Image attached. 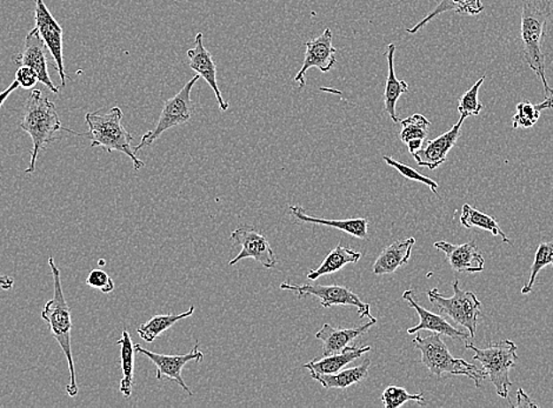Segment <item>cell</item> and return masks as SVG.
<instances>
[{
	"instance_id": "cb8c5ba5",
	"label": "cell",
	"mask_w": 553,
	"mask_h": 408,
	"mask_svg": "<svg viewBox=\"0 0 553 408\" xmlns=\"http://www.w3.org/2000/svg\"><path fill=\"white\" fill-rule=\"evenodd\" d=\"M371 366V360L366 358L362 364L358 366L348 368L342 372H337L334 374H319L311 373L313 381H319V384L324 386L326 389H345L349 386L358 384V382L365 381L367 375H369V370Z\"/></svg>"
},
{
	"instance_id": "3957f363",
	"label": "cell",
	"mask_w": 553,
	"mask_h": 408,
	"mask_svg": "<svg viewBox=\"0 0 553 408\" xmlns=\"http://www.w3.org/2000/svg\"><path fill=\"white\" fill-rule=\"evenodd\" d=\"M19 127L34 142L31 162L25 173H35L39 153L44 151L46 146L58 141L57 132L63 128L55 103L42 96L41 89H34L25 103Z\"/></svg>"
},
{
	"instance_id": "ba28073f",
	"label": "cell",
	"mask_w": 553,
	"mask_h": 408,
	"mask_svg": "<svg viewBox=\"0 0 553 408\" xmlns=\"http://www.w3.org/2000/svg\"><path fill=\"white\" fill-rule=\"evenodd\" d=\"M453 296L451 298L442 296L437 289L427 292L429 300L440 312L451 318L456 324L465 327L471 338L476 335L478 316L480 314L481 303L472 292L463 291L459 288V279H456L452 285Z\"/></svg>"
},
{
	"instance_id": "5b68a950",
	"label": "cell",
	"mask_w": 553,
	"mask_h": 408,
	"mask_svg": "<svg viewBox=\"0 0 553 408\" xmlns=\"http://www.w3.org/2000/svg\"><path fill=\"white\" fill-rule=\"evenodd\" d=\"M413 343L422 353V363L437 378L441 379L444 373L466 375V377L472 379L476 388H480L481 381L487 378L484 371L480 370L476 365L453 358L438 333L433 332L426 338L417 335L413 339Z\"/></svg>"
},
{
	"instance_id": "603a6c76",
	"label": "cell",
	"mask_w": 553,
	"mask_h": 408,
	"mask_svg": "<svg viewBox=\"0 0 553 408\" xmlns=\"http://www.w3.org/2000/svg\"><path fill=\"white\" fill-rule=\"evenodd\" d=\"M290 211L292 216H294L296 219L303 221V223L326 225V227L337 228V230L345 232V234L358 239H365L367 237L369 221H367L365 218L346 220H327L308 216V214H305L304 209L301 206L291 205Z\"/></svg>"
},
{
	"instance_id": "d590c367",
	"label": "cell",
	"mask_w": 553,
	"mask_h": 408,
	"mask_svg": "<svg viewBox=\"0 0 553 408\" xmlns=\"http://www.w3.org/2000/svg\"><path fill=\"white\" fill-rule=\"evenodd\" d=\"M87 284L92 289H97L103 293H110L114 289V282L106 272L94 270L88 275Z\"/></svg>"
},
{
	"instance_id": "83f0119b",
	"label": "cell",
	"mask_w": 553,
	"mask_h": 408,
	"mask_svg": "<svg viewBox=\"0 0 553 408\" xmlns=\"http://www.w3.org/2000/svg\"><path fill=\"white\" fill-rule=\"evenodd\" d=\"M195 306H191L187 312L180 314H158L151 318L145 324L141 325L137 328L139 338L144 340L146 343H153L160 335L166 332L177 324L178 321L187 319L195 313Z\"/></svg>"
},
{
	"instance_id": "4fadbf2b",
	"label": "cell",
	"mask_w": 553,
	"mask_h": 408,
	"mask_svg": "<svg viewBox=\"0 0 553 408\" xmlns=\"http://www.w3.org/2000/svg\"><path fill=\"white\" fill-rule=\"evenodd\" d=\"M334 35L329 27L319 37L305 42V58L301 70L295 76V81L298 82L299 89H305L306 73L312 67L319 69L320 73H327L335 65V53L337 49L332 44Z\"/></svg>"
},
{
	"instance_id": "44dd1931",
	"label": "cell",
	"mask_w": 553,
	"mask_h": 408,
	"mask_svg": "<svg viewBox=\"0 0 553 408\" xmlns=\"http://www.w3.org/2000/svg\"><path fill=\"white\" fill-rule=\"evenodd\" d=\"M395 53L396 45L394 42H391V44L388 45V78L383 98L385 111H387L394 123H399L401 119H399L396 107H397V102L402 95L409 92V84L405 81L398 80L397 76H396Z\"/></svg>"
},
{
	"instance_id": "6da1fadb",
	"label": "cell",
	"mask_w": 553,
	"mask_h": 408,
	"mask_svg": "<svg viewBox=\"0 0 553 408\" xmlns=\"http://www.w3.org/2000/svg\"><path fill=\"white\" fill-rule=\"evenodd\" d=\"M520 37L523 42V57L527 66L543 82L545 95L553 96V89L547 80V66L543 52V41L548 21L552 16V0H519Z\"/></svg>"
},
{
	"instance_id": "8fae6325",
	"label": "cell",
	"mask_w": 553,
	"mask_h": 408,
	"mask_svg": "<svg viewBox=\"0 0 553 408\" xmlns=\"http://www.w3.org/2000/svg\"><path fill=\"white\" fill-rule=\"evenodd\" d=\"M230 239L234 246L242 247L241 252L234 259L228 261L230 266H234L242 259L251 258L257 263L263 265L264 267H276L277 258L273 247H271L265 235L259 234L255 228L239 227L232 232Z\"/></svg>"
},
{
	"instance_id": "30bf717a",
	"label": "cell",
	"mask_w": 553,
	"mask_h": 408,
	"mask_svg": "<svg viewBox=\"0 0 553 408\" xmlns=\"http://www.w3.org/2000/svg\"><path fill=\"white\" fill-rule=\"evenodd\" d=\"M35 28H37L39 35L44 41L49 52L51 53L55 67L58 70L62 88H65L66 73L65 66H64L63 27H60L58 21L50 12L44 0H35Z\"/></svg>"
},
{
	"instance_id": "e575fe53",
	"label": "cell",
	"mask_w": 553,
	"mask_h": 408,
	"mask_svg": "<svg viewBox=\"0 0 553 408\" xmlns=\"http://www.w3.org/2000/svg\"><path fill=\"white\" fill-rule=\"evenodd\" d=\"M383 160L385 163L388 165V166L396 168L406 179H410V181H415L419 182H422V184H426L429 186L431 191L434 193V195H438V184L436 181H433V179L426 177V175L420 174L419 171H416L415 168L408 166L406 164L399 163L397 160L391 158V157L384 156Z\"/></svg>"
},
{
	"instance_id": "f546056e",
	"label": "cell",
	"mask_w": 553,
	"mask_h": 408,
	"mask_svg": "<svg viewBox=\"0 0 553 408\" xmlns=\"http://www.w3.org/2000/svg\"><path fill=\"white\" fill-rule=\"evenodd\" d=\"M553 107V96H547L544 102L533 104L530 102L519 103L517 105V112L512 118L513 128H530L540 120L541 113L544 110Z\"/></svg>"
},
{
	"instance_id": "e0dca14e",
	"label": "cell",
	"mask_w": 553,
	"mask_h": 408,
	"mask_svg": "<svg viewBox=\"0 0 553 408\" xmlns=\"http://www.w3.org/2000/svg\"><path fill=\"white\" fill-rule=\"evenodd\" d=\"M434 246L445 253L449 266L457 273H477L484 270L485 259L474 241L462 245L437 242Z\"/></svg>"
},
{
	"instance_id": "7a4b0ae2",
	"label": "cell",
	"mask_w": 553,
	"mask_h": 408,
	"mask_svg": "<svg viewBox=\"0 0 553 408\" xmlns=\"http://www.w3.org/2000/svg\"><path fill=\"white\" fill-rule=\"evenodd\" d=\"M121 119H123V111L120 107H112L108 111L101 109L95 112H88L85 116V121L88 127V132L80 134L66 127H63L62 131L90 139L91 148H103L108 153H123L132 160L134 171L142 170L145 164L137 158L132 150V142L134 138L121 125Z\"/></svg>"
},
{
	"instance_id": "9c48e42d",
	"label": "cell",
	"mask_w": 553,
	"mask_h": 408,
	"mask_svg": "<svg viewBox=\"0 0 553 408\" xmlns=\"http://www.w3.org/2000/svg\"><path fill=\"white\" fill-rule=\"evenodd\" d=\"M280 289L296 292L299 298L305 296H317L324 309H329L331 306H356L360 319L365 317L373 318L370 313V304L363 303L356 293L345 286L294 285L284 281L280 284Z\"/></svg>"
},
{
	"instance_id": "4dcf8cb0",
	"label": "cell",
	"mask_w": 553,
	"mask_h": 408,
	"mask_svg": "<svg viewBox=\"0 0 553 408\" xmlns=\"http://www.w3.org/2000/svg\"><path fill=\"white\" fill-rule=\"evenodd\" d=\"M399 123L402 124V132L399 137L405 144H408L409 142L416 141V139L426 141L427 135H429L427 130H429L431 121L426 119V117H424L423 114H413V116L406 118V119H403Z\"/></svg>"
},
{
	"instance_id": "484cf974",
	"label": "cell",
	"mask_w": 553,
	"mask_h": 408,
	"mask_svg": "<svg viewBox=\"0 0 553 408\" xmlns=\"http://www.w3.org/2000/svg\"><path fill=\"white\" fill-rule=\"evenodd\" d=\"M362 258V253L355 252L349 247L338 245L327 254L323 264L317 270L310 272L309 281H315L324 275L335 273L348 264H357Z\"/></svg>"
},
{
	"instance_id": "2e32d148",
	"label": "cell",
	"mask_w": 553,
	"mask_h": 408,
	"mask_svg": "<svg viewBox=\"0 0 553 408\" xmlns=\"http://www.w3.org/2000/svg\"><path fill=\"white\" fill-rule=\"evenodd\" d=\"M464 120L465 118L460 117L458 123L453 125L449 131L444 132L440 137L433 139V141H427L426 148L420 149L412 156L417 164L419 166L430 168V170H436L440 165L445 163L449 152L451 151L459 139Z\"/></svg>"
},
{
	"instance_id": "4316f807",
	"label": "cell",
	"mask_w": 553,
	"mask_h": 408,
	"mask_svg": "<svg viewBox=\"0 0 553 408\" xmlns=\"http://www.w3.org/2000/svg\"><path fill=\"white\" fill-rule=\"evenodd\" d=\"M117 345L120 346V363L123 378H121L119 391L125 398H130L134 389V345L132 343L130 333L124 329L123 335L118 340Z\"/></svg>"
},
{
	"instance_id": "7402d4cb",
	"label": "cell",
	"mask_w": 553,
	"mask_h": 408,
	"mask_svg": "<svg viewBox=\"0 0 553 408\" xmlns=\"http://www.w3.org/2000/svg\"><path fill=\"white\" fill-rule=\"evenodd\" d=\"M373 350L371 346L355 347L346 346L342 352L332 354L329 357H323L322 359H313L310 363L304 365V368H308L310 372L319 374H334L341 371L346 365L351 361L358 359L363 354L370 352Z\"/></svg>"
},
{
	"instance_id": "5bb4252c",
	"label": "cell",
	"mask_w": 553,
	"mask_h": 408,
	"mask_svg": "<svg viewBox=\"0 0 553 408\" xmlns=\"http://www.w3.org/2000/svg\"><path fill=\"white\" fill-rule=\"evenodd\" d=\"M44 41L37 28L28 32L25 38L24 48L20 53L13 56V63L18 66H28L38 74L39 82L45 85L52 93L58 95L59 88L53 84L48 70V51Z\"/></svg>"
},
{
	"instance_id": "ffe728a7",
	"label": "cell",
	"mask_w": 553,
	"mask_h": 408,
	"mask_svg": "<svg viewBox=\"0 0 553 408\" xmlns=\"http://www.w3.org/2000/svg\"><path fill=\"white\" fill-rule=\"evenodd\" d=\"M416 244L415 238L402 239L388 246L374 261L373 272L374 275L392 274L399 267L409 263L413 246Z\"/></svg>"
},
{
	"instance_id": "60d3db41",
	"label": "cell",
	"mask_w": 553,
	"mask_h": 408,
	"mask_svg": "<svg viewBox=\"0 0 553 408\" xmlns=\"http://www.w3.org/2000/svg\"><path fill=\"white\" fill-rule=\"evenodd\" d=\"M424 141H420V139H416V141L409 142L408 148L410 155H415L417 151H419L420 149H423Z\"/></svg>"
},
{
	"instance_id": "74e56055",
	"label": "cell",
	"mask_w": 553,
	"mask_h": 408,
	"mask_svg": "<svg viewBox=\"0 0 553 408\" xmlns=\"http://www.w3.org/2000/svg\"><path fill=\"white\" fill-rule=\"evenodd\" d=\"M515 407H538V405L530 399V396H527L522 389H519L518 392H517V404Z\"/></svg>"
},
{
	"instance_id": "d4e9b609",
	"label": "cell",
	"mask_w": 553,
	"mask_h": 408,
	"mask_svg": "<svg viewBox=\"0 0 553 408\" xmlns=\"http://www.w3.org/2000/svg\"><path fill=\"white\" fill-rule=\"evenodd\" d=\"M449 11H455L457 13L466 14V16H477V14L483 12L484 5L481 0H442L424 19L417 23L415 27L408 28L406 32H409L410 35H416L417 32L426 27L430 21H433L434 18L449 12Z\"/></svg>"
},
{
	"instance_id": "d6a6232c",
	"label": "cell",
	"mask_w": 553,
	"mask_h": 408,
	"mask_svg": "<svg viewBox=\"0 0 553 408\" xmlns=\"http://www.w3.org/2000/svg\"><path fill=\"white\" fill-rule=\"evenodd\" d=\"M485 76L480 77L476 82H474L472 88L464 93L459 98L458 112L460 117H477L480 116L481 110H483V104L478 100V93H480V86L483 85Z\"/></svg>"
},
{
	"instance_id": "836d02e7",
	"label": "cell",
	"mask_w": 553,
	"mask_h": 408,
	"mask_svg": "<svg viewBox=\"0 0 553 408\" xmlns=\"http://www.w3.org/2000/svg\"><path fill=\"white\" fill-rule=\"evenodd\" d=\"M385 408H397L404 405L408 402H416L420 406H426V400L424 399L423 393L420 395H410L405 389L398 386H388L381 396Z\"/></svg>"
},
{
	"instance_id": "52a82bcc",
	"label": "cell",
	"mask_w": 553,
	"mask_h": 408,
	"mask_svg": "<svg viewBox=\"0 0 553 408\" xmlns=\"http://www.w3.org/2000/svg\"><path fill=\"white\" fill-rule=\"evenodd\" d=\"M199 78L201 76L196 74L173 98L166 100L165 104H164L162 113H160L158 123H157L153 130L146 132L142 135L141 142L134 150L135 155L142 151V149L152 145L164 132L187 124L192 119L195 113V106L194 103H192L191 92Z\"/></svg>"
},
{
	"instance_id": "9a60e30c",
	"label": "cell",
	"mask_w": 553,
	"mask_h": 408,
	"mask_svg": "<svg viewBox=\"0 0 553 408\" xmlns=\"http://www.w3.org/2000/svg\"><path fill=\"white\" fill-rule=\"evenodd\" d=\"M203 39H204L203 32H198L195 38V48L188 51V58L190 60L188 65L192 71L197 73L203 80L208 82L210 88L215 92L220 111L225 112L228 109V103L225 102L223 96H221L219 81H217L216 63L212 58L211 52L205 48Z\"/></svg>"
},
{
	"instance_id": "8d00e7d4",
	"label": "cell",
	"mask_w": 553,
	"mask_h": 408,
	"mask_svg": "<svg viewBox=\"0 0 553 408\" xmlns=\"http://www.w3.org/2000/svg\"><path fill=\"white\" fill-rule=\"evenodd\" d=\"M16 81L21 89H32L39 82L38 74L31 67L19 66L16 73Z\"/></svg>"
},
{
	"instance_id": "d6986e66",
	"label": "cell",
	"mask_w": 553,
	"mask_h": 408,
	"mask_svg": "<svg viewBox=\"0 0 553 408\" xmlns=\"http://www.w3.org/2000/svg\"><path fill=\"white\" fill-rule=\"evenodd\" d=\"M376 323V318L373 317L370 318L369 323L356 328H335L330 324H324V327L316 333V339L323 342V357L342 352L349 343L365 335Z\"/></svg>"
},
{
	"instance_id": "7c38bea8",
	"label": "cell",
	"mask_w": 553,
	"mask_h": 408,
	"mask_svg": "<svg viewBox=\"0 0 553 408\" xmlns=\"http://www.w3.org/2000/svg\"><path fill=\"white\" fill-rule=\"evenodd\" d=\"M134 350L135 352L144 354V356L148 357L149 359L156 365L157 381L169 379V381H174L176 384L180 385V388H183L184 391L187 392L188 396H194V392L185 384L183 377H181V371H183L185 365L190 363L192 360L196 361V363H201V361L204 360V354L199 350L198 343H196L190 352L183 354V356H166V354L151 352V350L144 349V347H142L139 343L134 345Z\"/></svg>"
},
{
	"instance_id": "ab89813d",
	"label": "cell",
	"mask_w": 553,
	"mask_h": 408,
	"mask_svg": "<svg viewBox=\"0 0 553 408\" xmlns=\"http://www.w3.org/2000/svg\"><path fill=\"white\" fill-rule=\"evenodd\" d=\"M14 285V279L9 277V275H0V288L3 289H12Z\"/></svg>"
},
{
	"instance_id": "8992f818",
	"label": "cell",
	"mask_w": 553,
	"mask_h": 408,
	"mask_svg": "<svg viewBox=\"0 0 553 408\" xmlns=\"http://www.w3.org/2000/svg\"><path fill=\"white\" fill-rule=\"evenodd\" d=\"M467 350H473V361H480L481 370L490 378L495 385V392L503 399L509 400V389L512 381H510V371L518 360L517 356V345L511 340L505 339L501 342L490 343L487 349H478L471 343H465Z\"/></svg>"
},
{
	"instance_id": "1f68e13d",
	"label": "cell",
	"mask_w": 553,
	"mask_h": 408,
	"mask_svg": "<svg viewBox=\"0 0 553 408\" xmlns=\"http://www.w3.org/2000/svg\"><path fill=\"white\" fill-rule=\"evenodd\" d=\"M548 265H552L553 266L552 242H541V244L538 246L536 257H534L533 267H531L529 281H527V284L522 289L524 296L529 295V293L533 291L538 273H540L545 266H548Z\"/></svg>"
},
{
	"instance_id": "f35d334b",
	"label": "cell",
	"mask_w": 553,
	"mask_h": 408,
	"mask_svg": "<svg viewBox=\"0 0 553 408\" xmlns=\"http://www.w3.org/2000/svg\"><path fill=\"white\" fill-rule=\"evenodd\" d=\"M20 86L18 84V81H14L12 84L9 86L6 89H4L3 92H0V107L5 104L7 98L11 96V93L16 91L17 89H19Z\"/></svg>"
},
{
	"instance_id": "277c9868",
	"label": "cell",
	"mask_w": 553,
	"mask_h": 408,
	"mask_svg": "<svg viewBox=\"0 0 553 408\" xmlns=\"http://www.w3.org/2000/svg\"><path fill=\"white\" fill-rule=\"evenodd\" d=\"M49 265L51 267L55 293H53V298L46 303L42 312V319L48 323L50 332L65 354L70 371V382L66 385V393L70 398H74L78 395V385L73 346H71V331H73V316H71L70 307L67 305L65 296H64L62 281H60V271L53 260V257L49 258Z\"/></svg>"
},
{
	"instance_id": "ac0fdd59",
	"label": "cell",
	"mask_w": 553,
	"mask_h": 408,
	"mask_svg": "<svg viewBox=\"0 0 553 408\" xmlns=\"http://www.w3.org/2000/svg\"><path fill=\"white\" fill-rule=\"evenodd\" d=\"M403 299L409 303L410 307L417 311L420 319L417 327L408 329L409 335H415V333H419L422 331V329H427V331L449 336V338L453 340H469V338H471L470 333L459 331V329L453 327L441 314H434L424 309L423 306H420L419 304L416 302L415 298H413L412 289L403 293Z\"/></svg>"
},
{
	"instance_id": "f1b7e54d",
	"label": "cell",
	"mask_w": 553,
	"mask_h": 408,
	"mask_svg": "<svg viewBox=\"0 0 553 408\" xmlns=\"http://www.w3.org/2000/svg\"><path fill=\"white\" fill-rule=\"evenodd\" d=\"M460 224L464 227H480L485 231L491 232L494 235H501L503 242L506 244H511L510 239L506 237L504 232L499 227L497 221L494 217L488 216V214L481 213L480 211L473 209L469 204H465L462 209V216H460Z\"/></svg>"
}]
</instances>
